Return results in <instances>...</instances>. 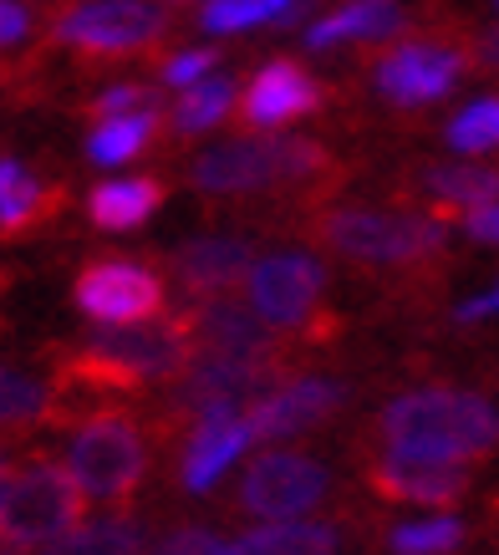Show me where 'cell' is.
Instances as JSON below:
<instances>
[{
  "instance_id": "26",
  "label": "cell",
  "mask_w": 499,
  "mask_h": 555,
  "mask_svg": "<svg viewBox=\"0 0 499 555\" xmlns=\"http://www.w3.org/2000/svg\"><path fill=\"white\" fill-rule=\"evenodd\" d=\"M230 107H234V82H230V77H204V82H194V87H183V92H179V102H174L168 122H174V133L194 138V133L219 128Z\"/></svg>"
},
{
  "instance_id": "2",
  "label": "cell",
  "mask_w": 499,
  "mask_h": 555,
  "mask_svg": "<svg viewBox=\"0 0 499 555\" xmlns=\"http://www.w3.org/2000/svg\"><path fill=\"white\" fill-rule=\"evenodd\" d=\"M378 434L408 454L464 464L499 449V413L464 387H413L378 413Z\"/></svg>"
},
{
  "instance_id": "13",
  "label": "cell",
  "mask_w": 499,
  "mask_h": 555,
  "mask_svg": "<svg viewBox=\"0 0 499 555\" xmlns=\"http://www.w3.org/2000/svg\"><path fill=\"white\" fill-rule=\"evenodd\" d=\"M367 489L387 500V505H453L469 494V469L459 459H433V454H408V449H387L367 464Z\"/></svg>"
},
{
  "instance_id": "21",
  "label": "cell",
  "mask_w": 499,
  "mask_h": 555,
  "mask_svg": "<svg viewBox=\"0 0 499 555\" xmlns=\"http://www.w3.org/2000/svg\"><path fill=\"white\" fill-rule=\"evenodd\" d=\"M402 31V5L398 0H351L342 11H332L327 21H317L306 31V47L327 51L336 41H387Z\"/></svg>"
},
{
  "instance_id": "23",
  "label": "cell",
  "mask_w": 499,
  "mask_h": 555,
  "mask_svg": "<svg viewBox=\"0 0 499 555\" xmlns=\"http://www.w3.org/2000/svg\"><path fill=\"white\" fill-rule=\"evenodd\" d=\"M225 555H336V530L311 520H276L225 545Z\"/></svg>"
},
{
  "instance_id": "37",
  "label": "cell",
  "mask_w": 499,
  "mask_h": 555,
  "mask_svg": "<svg viewBox=\"0 0 499 555\" xmlns=\"http://www.w3.org/2000/svg\"><path fill=\"white\" fill-rule=\"evenodd\" d=\"M479 62H484L489 72H499V26L479 31Z\"/></svg>"
},
{
  "instance_id": "36",
  "label": "cell",
  "mask_w": 499,
  "mask_h": 555,
  "mask_svg": "<svg viewBox=\"0 0 499 555\" xmlns=\"http://www.w3.org/2000/svg\"><path fill=\"white\" fill-rule=\"evenodd\" d=\"M26 26H31L26 5H16V0H0V47L21 41V36H26Z\"/></svg>"
},
{
  "instance_id": "29",
  "label": "cell",
  "mask_w": 499,
  "mask_h": 555,
  "mask_svg": "<svg viewBox=\"0 0 499 555\" xmlns=\"http://www.w3.org/2000/svg\"><path fill=\"white\" fill-rule=\"evenodd\" d=\"M449 143L459 153H489V149H499V98L469 102L464 113L449 122Z\"/></svg>"
},
{
  "instance_id": "24",
  "label": "cell",
  "mask_w": 499,
  "mask_h": 555,
  "mask_svg": "<svg viewBox=\"0 0 499 555\" xmlns=\"http://www.w3.org/2000/svg\"><path fill=\"white\" fill-rule=\"evenodd\" d=\"M164 128V113H133V118H102L92 133H87V158L102 164V169H117V164H133L138 153L153 143V133Z\"/></svg>"
},
{
  "instance_id": "17",
  "label": "cell",
  "mask_w": 499,
  "mask_h": 555,
  "mask_svg": "<svg viewBox=\"0 0 499 555\" xmlns=\"http://www.w3.org/2000/svg\"><path fill=\"white\" fill-rule=\"evenodd\" d=\"M168 266L194 301H209V296H230L234 286H245L250 266H255V245L234 235H200L183 240Z\"/></svg>"
},
{
  "instance_id": "1",
  "label": "cell",
  "mask_w": 499,
  "mask_h": 555,
  "mask_svg": "<svg viewBox=\"0 0 499 555\" xmlns=\"http://www.w3.org/2000/svg\"><path fill=\"white\" fill-rule=\"evenodd\" d=\"M194 357L189 317H149L133 326H102L56 357V377L67 392H133V387L179 377Z\"/></svg>"
},
{
  "instance_id": "35",
  "label": "cell",
  "mask_w": 499,
  "mask_h": 555,
  "mask_svg": "<svg viewBox=\"0 0 499 555\" xmlns=\"http://www.w3.org/2000/svg\"><path fill=\"white\" fill-rule=\"evenodd\" d=\"M453 317L464 321V326L499 317V286H489V291H479V296H469V301H459V311H453Z\"/></svg>"
},
{
  "instance_id": "28",
  "label": "cell",
  "mask_w": 499,
  "mask_h": 555,
  "mask_svg": "<svg viewBox=\"0 0 499 555\" xmlns=\"http://www.w3.org/2000/svg\"><path fill=\"white\" fill-rule=\"evenodd\" d=\"M464 545V525L449 515L433 520H402L398 530H387V551L393 555H449Z\"/></svg>"
},
{
  "instance_id": "11",
  "label": "cell",
  "mask_w": 499,
  "mask_h": 555,
  "mask_svg": "<svg viewBox=\"0 0 499 555\" xmlns=\"http://www.w3.org/2000/svg\"><path fill=\"white\" fill-rule=\"evenodd\" d=\"M183 317H189V332H194V352L291 367V341L255 306H240L230 296H209V301H194V311H183Z\"/></svg>"
},
{
  "instance_id": "31",
  "label": "cell",
  "mask_w": 499,
  "mask_h": 555,
  "mask_svg": "<svg viewBox=\"0 0 499 555\" xmlns=\"http://www.w3.org/2000/svg\"><path fill=\"white\" fill-rule=\"evenodd\" d=\"M260 21H270L266 11H260V0H209L204 5V26L209 31H245V26H260Z\"/></svg>"
},
{
  "instance_id": "20",
  "label": "cell",
  "mask_w": 499,
  "mask_h": 555,
  "mask_svg": "<svg viewBox=\"0 0 499 555\" xmlns=\"http://www.w3.org/2000/svg\"><path fill=\"white\" fill-rule=\"evenodd\" d=\"M164 179H107L87 194V219L98 230H138L164 209Z\"/></svg>"
},
{
  "instance_id": "22",
  "label": "cell",
  "mask_w": 499,
  "mask_h": 555,
  "mask_svg": "<svg viewBox=\"0 0 499 555\" xmlns=\"http://www.w3.org/2000/svg\"><path fill=\"white\" fill-rule=\"evenodd\" d=\"M418 189H423V199L438 215H453V209L469 215V209L499 199V169H484V164H433V169L418 173Z\"/></svg>"
},
{
  "instance_id": "5",
  "label": "cell",
  "mask_w": 499,
  "mask_h": 555,
  "mask_svg": "<svg viewBox=\"0 0 499 555\" xmlns=\"http://www.w3.org/2000/svg\"><path fill=\"white\" fill-rule=\"evenodd\" d=\"M67 469L82 485L87 500L128 505L138 485H143V474H149V434H143V423L128 408H98L72 434Z\"/></svg>"
},
{
  "instance_id": "19",
  "label": "cell",
  "mask_w": 499,
  "mask_h": 555,
  "mask_svg": "<svg viewBox=\"0 0 499 555\" xmlns=\"http://www.w3.org/2000/svg\"><path fill=\"white\" fill-rule=\"evenodd\" d=\"M62 189L56 184H41L26 164L16 158H0V235H26L36 224H47L56 209H62Z\"/></svg>"
},
{
  "instance_id": "15",
  "label": "cell",
  "mask_w": 499,
  "mask_h": 555,
  "mask_svg": "<svg viewBox=\"0 0 499 555\" xmlns=\"http://www.w3.org/2000/svg\"><path fill=\"white\" fill-rule=\"evenodd\" d=\"M321 107V82L311 72L291 62V56H276L255 72L240 92V128L250 133H270V128H285V122L306 118Z\"/></svg>"
},
{
  "instance_id": "27",
  "label": "cell",
  "mask_w": 499,
  "mask_h": 555,
  "mask_svg": "<svg viewBox=\"0 0 499 555\" xmlns=\"http://www.w3.org/2000/svg\"><path fill=\"white\" fill-rule=\"evenodd\" d=\"M51 387L16 367H0V428H31V423L51 418Z\"/></svg>"
},
{
  "instance_id": "9",
  "label": "cell",
  "mask_w": 499,
  "mask_h": 555,
  "mask_svg": "<svg viewBox=\"0 0 499 555\" xmlns=\"http://www.w3.org/2000/svg\"><path fill=\"white\" fill-rule=\"evenodd\" d=\"M168 16L153 0H67L51 21V41L87 56H138L164 41Z\"/></svg>"
},
{
  "instance_id": "6",
  "label": "cell",
  "mask_w": 499,
  "mask_h": 555,
  "mask_svg": "<svg viewBox=\"0 0 499 555\" xmlns=\"http://www.w3.org/2000/svg\"><path fill=\"white\" fill-rule=\"evenodd\" d=\"M82 505L87 494L82 485L72 479L67 464L56 459H31L26 469H16L11 489H5V505H0V535L21 545V551H36V545H51L67 530L82 525Z\"/></svg>"
},
{
  "instance_id": "30",
  "label": "cell",
  "mask_w": 499,
  "mask_h": 555,
  "mask_svg": "<svg viewBox=\"0 0 499 555\" xmlns=\"http://www.w3.org/2000/svg\"><path fill=\"white\" fill-rule=\"evenodd\" d=\"M87 113L98 122L102 118H133V113H158V92L143 82H117V87H107V92H98Z\"/></svg>"
},
{
  "instance_id": "40",
  "label": "cell",
  "mask_w": 499,
  "mask_h": 555,
  "mask_svg": "<svg viewBox=\"0 0 499 555\" xmlns=\"http://www.w3.org/2000/svg\"><path fill=\"white\" fill-rule=\"evenodd\" d=\"M174 5H183V0H174Z\"/></svg>"
},
{
  "instance_id": "18",
  "label": "cell",
  "mask_w": 499,
  "mask_h": 555,
  "mask_svg": "<svg viewBox=\"0 0 499 555\" xmlns=\"http://www.w3.org/2000/svg\"><path fill=\"white\" fill-rule=\"evenodd\" d=\"M255 434H250V423L240 408H219L209 418H200L183 438V459H179V479L189 494H204V489H215L225 479L234 459L245 454Z\"/></svg>"
},
{
  "instance_id": "8",
  "label": "cell",
  "mask_w": 499,
  "mask_h": 555,
  "mask_svg": "<svg viewBox=\"0 0 499 555\" xmlns=\"http://www.w3.org/2000/svg\"><path fill=\"white\" fill-rule=\"evenodd\" d=\"M285 377H291V367H266V362H234V357L194 352L189 367L174 377L164 423L194 428V423L219 413V408H250L255 398H266L270 387H281Z\"/></svg>"
},
{
  "instance_id": "16",
  "label": "cell",
  "mask_w": 499,
  "mask_h": 555,
  "mask_svg": "<svg viewBox=\"0 0 499 555\" xmlns=\"http://www.w3.org/2000/svg\"><path fill=\"white\" fill-rule=\"evenodd\" d=\"M342 403H347V387L336 377H285L281 387H270L266 398L245 408V423L255 438H296L327 423Z\"/></svg>"
},
{
  "instance_id": "10",
  "label": "cell",
  "mask_w": 499,
  "mask_h": 555,
  "mask_svg": "<svg viewBox=\"0 0 499 555\" xmlns=\"http://www.w3.org/2000/svg\"><path fill=\"white\" fill-rule=\"evenodd\" d=\"M77 311L102 326H133V321L164 317L168 311V291L164 275L149 260H128V255H102L87 260L77 270V286H72Z\"/></svg>"
},
{
  "instance_id": "4",
  "label": "cell",
  "mask_w": 499,
  "mask_h": 555,
  "mask_svg": "<svg viewBox=\"0 0 499 555\" xmlns=\"http://www.w3.org/2000/svg\"><path fill=\"white\" fill-rule=\"evenodd\" d=\"M311 235L351 266H428L449 250V230L433 215H393L336 204L311 219Z\"/></svg>"
},
{
  "instance_id": "25",
  "label": "cell",
  "mask_w": 499,
  "mask_h": 555,
  "mask_svg": "<svg viewBox=\"0 0 499 555\" xmlns=\"http://www.w3.org/2000/svg\"><path fill=\"white\" fill-rule=\"evenodd\" d=\"M41 555H143V530L128 515H107V520L77 525L62 540H51Z\"/></svg>"
},
{
  "instance_id": "34",
  "label": "cell",
  "mask_w": 499,
  "mask_h": 555,
  "mask_svg": "<svg viewBox=\"0 0 499 555\" xmlns=\"http://www.w3.org/2000/svg\"><path fill=\"white\" fill-rule=\"evenodd\" d=\"M464 230H469V240H479V245H495V250H499V199L495 204H479V209H469Z\"/></svg>"
},
{
  "instance_id": "12",
  "label": "cell",
  "mask_w": 499,
  "mask_h": 555,
  "mask_svg": "<svg viewBox=\"0 0 499 555\" xmlns=\"http://www.w3.org/2000/svg\"><path fill=\"white\" fill-rule=\"evenodd\" d=\"M321 500H327V464H317L311 454L270 449L245 469L234 505L255 515V520H300Z\"/></svg>"
},
{
  "instance_id": "38",
  "label": "cell",
  "mask_w": 499,
  "mask_h": 555,
  "mask_svg": "<svg viewBox=\"0 0 499 555\" xmlns=\"http://www.w3.org/2000/svg\"><path fill=\"white\" fill-rule=\"evenodd\" d=\"M11 479H16V469H11V459L0 454V505H5V489H11Z\"/></svg>"
},
{
  "instance_id": "39",
  "label": "cell",
  "mask_w": 499,
  "mask_h": 555,
  "mask_svg": "<svg viewBox=\"0 0 499 555\" xmlns=\"http://www.w3.org/2000/svg\"><path fill=\"white\" fill-rule=\"evenodd\" d=\"M260 11H266L270 21H281L285 11H291V0H260Z\"/></svg>"
},
{
  "instance_id": "3",
  "label": "cell",
  "mask_w": 499,
  "mask_h": 555,
  "mask_svg": "<svg viewBox=\"0 0 499 555\" xmlns=\"http://www.w3.org/2000/svg\"><path fill=\"white\" fill-rule=\"evenodd\" d=\"M332 153L321 149L317 138H234V143H215L209 153L194 158L189 169V184L200 194H219V199H234V194H260V189L276 184H317V179H332Z\"/></svg>"
},
{
  "instance_id": "32",
  "label": "cell",
  "mask_w": 499,
  "mask_h": 555,
  "mask_svg": "<svg viewBox=\"0 0 499 555\" xmlns=\"http://www.w3.org/2000/svg\"><path fill=\"white\" fill-rule=\"evenodd\" d=\"M215 62H219V51L194 47V51H179V56H168L158 72H164L168 87H194V82H204V77H215Z\"/></svg>"
},
{
  "instance_id": "33",
  "label": "cell",
  "mask_w": 499,
  "mask_h": 555,
  "mask_svg": "<svg viewBox=\"0 0 499 555\" xmlns=\"http://www.w3.org/2000/svg\"><path fill=\"white\" fill-rule=\"evenodd\" d=\"M153 555H225L215 530H174Z\"/></svg>"
},
{
  "instance_id": "14",
  "label": "cell",
  "mask_w": 499,
  "mask_h": 555,
  "mask_svg": "<svg viewBox=\"0 0 499 555\" xmlns=\"http://www.w3.org/2000/svg\"><path fill=\"white\" fill-rule=\"evenodd\" d=\"M464 51L449 47V41H402L398 51H387L378 62V92L387 102H402V107H418V102H438L449 98L453 82L464 77Z\"/></svg>"
},
{
  "instance_id": "7",
  "label": "cell",
  "mask_w": 499,
  "mask_h": 555,
  "mask_svg": "<svg viewBox=\"0 0 499 555\" xmlns=\"http://www.w3.org/2000/svg\"><path fill=\"white\" fill-rule=\"evenodd\" d=\"M245 291H250V306L270 326L300 332L311 341L332 337V317L321 311V301H327V270H321L317 255H300V250L266 255V260L250 266Z\"/></svg>"
}]
</instances>
